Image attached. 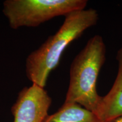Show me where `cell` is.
I'll list each match as a JSON object with an SVG mask.
<instances>
[{
    "instance_id": "obj_1",
    "label": "cell",
    "mask_w": 122,
    "mask_h": 122,
    "mask_svg": "<svg viewBox=\"0 0 122 122\" xmlns=\"http://www.w3.org/2000/svg\"><path fill=\"white\" fill-rule=\"evenodd\" d=\"M65 18L57 32L30 53L25 61L27 78L42 88H45L49 75L58 65L66 49L85 30L97 23L98 14L94 9H84L73 11Z\"/></svg>"
},
{
    "instance_id": "obj_2",
    "label": "cell",
    "mask_w": 122,
    "mask_h": 122,
    "mask_svg": "<svg viewBox=\"0 0 122 122\" xmlns=\"http://www.w3.org/2000/svg\"><path fill=\"white\" fill-rule=\"evenodd\" d=\"M105 59L106 46L103 38L95 35L71 63L65 102L77 103L95 112L101 99L97 91V81Z\"/></svg>"
},
{
    "instance_id": "obj_3",
    "label": "cell",
    "mask_w": 122,
    "mask_h": 122,
    "mask_svg": "<svg viewBox=\"0 0 122 122\" xmlns=\"http://www.w3.org/2000/svg\"><path fill=\"white\" fill-rule=\"evenodd\" d=\"M86 0H6L2 12L12 29L36 27L55 17L85 9Z\"/></svg>"
},
{
    "instance_id": "obj_4",
    "label": "cell",
    "mask_w": 122,
    "mask_h": 122,
    "mask_svg": "<svg viewBox=\"0 0 122 122\" xmlns=\"http://www.w3.org/2000/svg\"><path fill=\"white\" fill-rule=\"evenodd\" d=\"M51 103V98L45 88L35 84L24 88L11 107L13 122H43Z\"/></svg>"
},
{
    "instance_id": "obj_5",
    "label": "cell",
    "mask_w": 122,
    "mask_h": 122,
    "mask_svg": "<svg viewBox=\"0 0 122 122\" xmlns=\"http://www.w3.org/2000/svg\"><path fill=\"white\" fill-rule=\"evenodd\" d=\"M118 74L111 89L101 97L94 113L102 122H114L122 117V45L117 54Z\"/></svg>"
},
{
    "instance_id": "obj_6",
    "label": "cell",
    "mask_w": 122,
    "mask_h": 122,
    "mask_svg": "<svg viewBox=\"0 0 122 122\" xmlns=\"http://www.w3.org/2000/svg\"><path fill=\"white\" fill-rule=\"evenodd\" d=\"M43 122H102L94 112L77 103H66Z\"/></svg>"
},
{
    "instance_id": "obj_7",
    "label": "cell",
    "mask_w": 122,
    "mask_h": 122,
    "mask_svg": "<svg viewBox=\"0 0 122 122\" xmlns=\"http://www.w3.org/2000/svg\"><path fill=\"white\" fill-rule=\"evenodd\" d=\"M114 122H122V117L120 118H118V119H117Z\"/></svg>"
}]
</instances>
